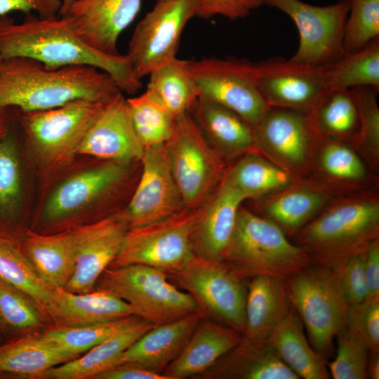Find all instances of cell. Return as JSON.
<instances>
[{"mask_svg": "<svg viewBox=\"0 0 379 379\" xmlns=\"http://www.w3.org/2000/svg\"><path fill=\"white\" fill-rule=\"evenodd\" d=\"M20 190V173L14 142L7 135L0 142V207L11 208Z\"/></svg>", "mask_w": 379, "mask_h": 379, "instance_id": "obj_46", "label": "cell"}, {"mask_svg": "<svg viewBox=\"0 0 379 379\" xmlns=\"http://www.w3.org/2000/svg\"><path fill=\"white\" fill-rule=\"evenodd\" d=\"M190 114L209 145L226 162L258 152L254 127L233 110L198 98Z\"/></svg>", "mask_w": 379, "mask_h": 379, "instance_id": "obj_23", "label": "cell"}, {"mask_svg": "<svg viewBox=\"0 0 379 379\" xmlns=\"http://www.w3.org/2000/svg\"><path fill=\"white\" fill-rule=\"evenodd\" d=\"M187 66L199 89V98L233 110L253 127L270 108L258 87L255 62L210 58L187 60Z\"/></svg>", "mask_w": 379, "mask_h": 379, "instance_id": "obj_10", "label": "cell"}, {"mask_svg": "<svg viewBox=\"0 0 379 379\" xmlns=\"http://www.w3.org/2000/svg\"><path fill=\"white\" fill-rule=\"evenodd\" d=\"M154 325L140 319L86 352L79 358L50 368L40 378L87 379L113 368L119 356Z\"/></svg>", "mask_w": 379, "mask_h": 379, "instance_id": "obj_30", "label": "cell"}, {"mask_svg": "<svg viewBox=\"0 0 379 379\" xmlns=\"http://www.w3.org/2000/svg\"><path fill=\"white\" fill-rule=\"evenodd\" d=\"M311 176L327 185L337 195L378 187V175L352 145L324 137Z\"/></svg>", "mask_w": 379, "mask_h": 379, "instance_id": "obj_24", "label": "cell"}, {"mask_svg": "<svg viewBox=\"0 0 379 379\" xmlns=\"http://www.w3.org/2000/svg\"><path fill=\"white\" fill-rule=\"evenodd\" d=\"M126 102L133 126L145 148L168 141L175 118L159 100L146 90Z\"/></svg>", "mask_w": 379, "mask_h": 379, "instance_id": "obj_39", "label": "cell"}, {"mask_svg": "<svg viewBox=\"0 0 379 379\" xmlns=\"http://www.w3.org/2000/svg\"><path fill=\"white\" fill-rule=\"evenodd\" d=\"M201 0H157L138 23L127 54L141 79L175 58L187 23L197 16Z\"/></svg>", "mask_w": 379, "mask_h": 379, "instance_id": "obj_13", "label": "cell"}, {"mask_svg": "<svg viewBox=\"0 0 379 379\" xmlns=\"http://www.w3.org/2000/svg\"><path fill=\"white\" fill-rule=\"evenodd\" d=\"M343 49L345 54L356 52L379 38V0H348Z\"/></svg>", "mask_w": 379, "mask_h": 379, "instance_id": "obj_43", "label": "cell"}, {"mask_svg": "<svg viewBox=\"0 0 379 379\" xmlns=\"http://www.w3.org/2000/svg\"><path fill=\"white\" fill-rule=\"evenodd\" d=\"M345 329L369 351H378L379 296L349 305Z\"/></svg>", "mask_w": 379, "mask_h": 379, "instance_id": "obj_45", "label": "cell"}, {"mask_svg": "<svg viewBox=\"0 0 379 379\" xmlns=\"http://www.w3.org/2000/svg\"><path fill=\"white\" fill-rule=\"evenodd\" d=\"M220 262L241 279L260 275L286 279L314 263L277 225L243 205Z\"/></svg>", "mask_w": 379, "mask_h": 379, "instance_id": "obj_4", "label": "cell"}, {"mask_svg": "<svg viewBox=\"0 0 379 379\" xmlns=\"http://www.w3.org/2000/svg\"><path fill=\"white\" fill-rule=\"evenodd\" d=\"M74 230L44 235L29 232L25 253L39 276L53 288H64L69 281L76 261Z\"/></svg>", "mask_w": 379, "mask_h": 379, "instance_id": "obj_31", "label": "cell"}, {"mask_svg": "<svg viewBox=\"0 0 379 379\" xmlns=\"http://www.w3.org/2000/svg\"><path fill=\"white\" fill-rule=\"evenodd\" d=\"M149 75L147 90L175 119L190 112L199 98V89L188 69L187 60L175 58Z\"/></svg>", "mask_w": 379, "mask_h": 379, "instance_id": "obj_36", "label": "cell"}, {"mask_svg": "<svg viewBox=\"0 0 379 379\" xmlns=\"http://www.w3.org/2000/svg\"><path fill=\"white\" fill-rule=\"evenodd\" d=\"M204 317L205 314L198 310L181 319L154 326L119 356L114 366L132 364L163 373Z\"/></svg>", "mask_w": 379, "mask_h": 379, "instance_id": "obj_22", "label": "cell"}, {"mask_svg": "<svg viewBox=\"0 0 379 379\" xmlns=\"http://www.w3.org/2000/svg\"><path fill=\"white\" fill-rule=\"evenodd\" d=\"M335 359L328 364L333 379H366L368 349L345 328L338 335Z\"/></svg>", "mask_w": 379, "mask_h": 379, "instance_id": "obj_44", "label": "cell"}, {"mask_svg": "<svg viewBox=\"0 0 379 379\" xmlns=\"http://www.w3.org/2000/svg\"><path fill=\"white\" fill-rule=\"evenodd\" d=\"M200 212L201 208H185L158 222L128 228L109 267L140 264L166 274L180 270L194 257L191 234Z\"/></svg>", "mask_w": 379, "mask_h": 379, "instance_id": "obj_8", "label": "cell"}, {"mask_svg": "<svg viewBox=\"0 0 379 379\" xmlns=\"http://www.w3.org/2000/svg\"><path fill=\"white\" fill-rule=\"evenodd\" d=\"M110 100L80 99L23 112L22 124L27 140L47 164H63L77 154L87 131Z\"/></svg>", "mask_w": 379, "mask_h": 379, "instance_id": "obj_11", "label": "cell"}, {"mask_svg": "<svg viewBox=\"0 0 379 379\" xmlns=\"http://www.w3.org/2000/svg\"><path fill=\"white\" fill-rule=\"evenodd\" d=\"M165 147L185 208H201L222 180L227 162L205 139L190 112L175 119Z\"/></svg>", "mask_w": 379, "mask_h": 379, "instance_id": "obj_7", "label": "cell"}, {"mask_svg": "<svg viewBox=\"0 0 379 379\" xmlns=\"http://www.w3.org/2000/svg\"><path fill=\"white\" fill-rule=\"evenodd\" d=\"M140 319L133 315L103 323L55 326L38 337L74 359Z\"/></svg>", "mask_w": 379, "mask_h": 379, "instance_id": "obj_38", "label": "cell"}, {"mask_svg": "<svg viewBox=\"0 0 379 379\" xmlns=\"http://www.w3.org/2000/svg\"><path fill=\"white\" fill-rule=\"evenodd\" d=\"M312 114L324 138L343 141L355 148L359 117L350 89L331 90Z\"/></svg>", "mask_w": 379, "mask_h": 379, "instance_id": "obj_37", "label": "cell"}, {"mask_svg": "<svg viewBox=\"0 0 379 379\" xmlns=\"http://www.w3.org/2000/svg\"><path fill=\"white\" fill-rule=\"evenodd\" d=\"M331 90L357 86L379 88V38L360 50L345 54L329 66Z\"/></svg>", "mask_w": 379, "mask_h": 379, "instance_id": "obj_40", "label": "cell"}, {"mask_svg": "<svg viewBox=\"0 0 379 379\" xmlns=\"http://www.w3.org/2000/svg\"><path fill=\"white\" fill-rule=\"evenodd\" d=\"M94 379H169L159 373L132 364L114 366L98 375Z\"/></svg>", "mask_w": 379, "mask_h": 379, "instance_id": "obj_51", "label": "cell"}, {"mask_svg": "<svg viewBox=\"0 0 379 379\" xmlns=\"http://www.w3.org/2000/svg\"><path fill=\"white\" fill-rule=\"evenodd\" d=\"M8 114L7 108H0V139H3L8 131Z\"/></svg>", "mask_w": 379, "mask_h": 379, "instance_id": "obj_53", "label": "cell"}, {"mask_svg": "<svg viewBox=\"0 0 379 379\" xmlns=\"http://www.w3.org/2000/svg\"><path fill=\"white\" fill-rule=\"evenodd\" d=\"M0 279L29 295L51 319L55 306V289L39 276L25 253L4 237H0Z\"/></svg>", "mask_w": 379, "mask_h": 379, "instance_id": "obj_34", "label": "cell"}, {"mask_svg": "<svg viewBox=\"0 0 379 379\" xmlns=\"http://www.w3.org/2000/svg\"><path fill=\"white\" fill-rule=\"evenodd\" d=\"M1 16H0V20H1ZM4 60L2 58L1 55V53H0V74H1V73L2 72L3 67H4Z\"/></svg>", "mask_w": 379, "mask_h": 379, "instance_id": "obj_55", "label": "cell"}, {"mask_svg": "<svg viewBox=\"0 0 379 379\" xmlns=\"http://www.w3.org/2000/svg\"><path fill=\"white\" fill-rule=\"evenodd\" d=\"M364 272L367 298L379 296V237L373 239L366 248Z\"/></svg>", "mask_w": 379, "mask_h": 379, "instance_id": "obj_50", "label": "cell"}, {"mask_svg": "<svg viewBox=\"0 0 379 379\" xmlns=\"http://www.w3.org/2000/svg\"><path fill=\"white\" fill-rule=\"evenodd\" d=\"M357 106L359 131L355 149L376 174L379 171L378 89L371 86L350 88Z\"/></svg>", "mask_w": 379, "mask_h": 379, "instance_id": "obj_41", "label": "cell"}, {"mask_svg": "<svg viewBox=\"0 0 379 379\" xmlns=\"http://www.w3.org/2000/svg\"><path fill=\"white\" fill-rule=\"evenodd\" d=\"M142 172L124 213L129 228L158 222L186 208L173 176L165 144L145 148Z\"/></svg>", "mask_w": 379, "mask_h": 379, "instance_id": "obj_16", "label": "cell"}, {"mask_svg": "<svg viewBox=\"0 0 379 379\" xmlns=\"http://www.w3.org/2000/svg\"><path fill=\"white\" fill-rule=\"evenodd\" d=\"M378 188L334 197L294 236L317 265L340 274L348 260L379 237Z\"/></svg>", "mask_w": 379, "mask_h": 379, "instance_id": "obj_3", "label": "cell"}, {"mask_svg": "<svg viewBox=\"0 0 379 379\" xmlns=\"http://www.w3.org/2000/svg\"><path fill=\"white\" fill-rule=\"evenodd\" d=\"M44 316L29 295L0 279V324L4 328L18 332L43 326Z\"/></svg>", "mask_w": 379, "mask_h": 379, "instance_id": "obj_42", "label": "cell"}, {"mask_svg": "<svg viewBox=\"0 0 379 379\" xmlns=\"http://www.w3.org/2000/svg\"><path fill=\"white\" fill-rule=\"evenodd\" d=\"M367 365L366 376L367 378H379V354L378 351H369Z\"/></svg>", "mask_w": 379, "mask_h": 379, "instance_id": "obj_52", "label": "cell"}, {"mask_svg": "<svg viewBox=\"0 0 379 379\" xmlns=\"http://www.w3.org/2000/svg\"><path fill=\"white\" fill-rule=\"evenodd\" d=\"M263 4L288 15L299 33V45L291 62L310 66H328L345 53L344 28L350 11L348 0L317 6L300 0H262Z\"/></svg>", "mask_w": 379, "mask_h": 379, "instance_id": "obj_12", "label": "cell"}, {"mask_svg": "<svg viewBox=\"0 0 379 379\" xmlns=\"http://www.w3.org/2000/svg\"><path fill=\"white\" fill-rule=\"evenodd\" d=\"M144 152L133 126L126 99L121 92L108 102L90 126L77 154L130 164L140 161Z\"/></svg>", "mask_w": 379, "mask_h": 379, "instance_id": "obj_18", "label": "cell"}, {"mask_svg": "<svg viewBox=\"0 0 379 379\" xmlns=\"http://www.w3.org/2000/svg\"><path fill=\"white\" fill-rule=\"evenodd\" d=\"M72 359L38 337H25L0 346V372L40 378Z\"/></svg>", "mask_w": 379, "mask_h": 379, "instance_id": "obj_35", "label": "cell"}, {"mask_svg": "<svg viewBox=\"0 0 379 379\" xmlns=\"http://www.w3.org/2000/svg\"><path fill=\"white\" fill-rule=\"evenodd\" d=\"M206 372L210 378L300 379L267 340L255 341L243 336Z\"/></svg>", "mask_w": 379, "mask_h": 379, "instance_id": "obj_27", "label": "cell"}, {"mask_svg": "<svg viewBox=\"0 0 379 379\" xmlns=\"http://www.w3.org/2000/svg\"><path fill=\"white\" fill-rule=\"evenodd\" d=\"M280 359L300 378L328 379L326 359L310 345L298 313L291 305L267 339Z\"/></svg>", "mask_w": 379, "mask_h": 379, "instance_id": "obj_33", "label": "cell"}, {"mask_svg": "<svg viewBox=\"0 0 379 379\" xmlns=\"http://www.w3.org/2000/svg\"><path fill=\"white\" fill-rule=\"evenodd\" d=\"M299 177L258 152L244 154L227 167L222 180L245 200L255 201L290 185Z\"/></svg>", "mask_w": 379, "mask_h": 379, "instance_id": "obj_32", "label": "cell"}, {"mask_svg": "<svg viewBox=\"0 0 379 379\" xmlns=\"http://www.w3.org/2000/svg\"><path fill=\"white\" fill-rule=\"evenodd\" d=\"M289 301L304 324L312 348L326 359L345 328L349 304L340 276L312 263L285 279Z\"/></svg>", "mask_w": 379, "mask_h": 379, "instance_id": "obj_5", "label": "cell"}, {"mask_svg": "<svg viewBox=\"0 0 379 379\" xmlns=\"http://www.w3.org/2000/svg\"><path fill=\"white\" fill-rule=\"evenodd\" d=\"M54 289L55 306L51 319L55 326L93 324L137 316L128 303L105 291L75 293Z\"/></svg>", "mask_w": 379, "mask_h": 379, "instance_id": "obj_29", "label": "cell"}, {"mask_svg": "<svg viewBox=\"0 0 379 379\" xmlns=\"http://www.w3.org/2000/svg\"><path fill=\"white\" fill-rule=\"evenodd\" d=\"M168 278L196 300L200 310L241 335L245 328L247 290L241 279L222 262L194 256Z\"/></svg>", "mask_w": 379, "mask_h": 379, "instance_id": "obj_14", "label": "cell"}, {"mask_svg": "<svg viewBox=\"0 0 379 379\" xmlns=\"http://www.w3.org/2000/svg\"><path fill=\"white\" fill-rule=\"evenodd\" d=\"M262 5V0H201L197 16L207 19L222 15L237 20L246 18Z\"/></svg>", "mask_w": 379, "mask_h": 379, "instance_id": "obj_48", "label": "cell"}, {"mask_svg": "<svg viewBox=\"0 0 379 379\" xmlns=\"http://www.w3.org/2000/svg\"><path fill=\"white\" fill-rule=\"evenodd\" d=\"M245 201L222 179L201 207L191 234L194 256L220 262L231 241L240 206Z\"/></svg>", "mask_w": 379, "mask_h": 379, "instance_id": "obj_21", "label": "cell"}, {"mask_svg": "<svg viewBox=\"0 0 379 379\" xmlns=\"http://www.w3.org/2000/svg\"><path fill=\"white\" fill-rule=\"evenodd\" d=\"M254 128L258 152L299 177L312 175L323 139L312 113L270 107Z\"/></svg>", "mask_w": 379, "mask_h": 379, "instance_id": "obj_9", "label": "cell"}, {"mask_svg": "<svg viewBox=\"0 0 379 379\" xmlns=\"http://www.w3.org/2000/svg\"><path fill=\"white\" fill-rule=\"evenodd\" d=\"M337 194L313 176L302 177L255 202L258 214L277 225L288 237L295 234Z\"/></svg>", "mask_w": 379, "mask_h": 379, "instance_id": "obj_20", "label": "cell"}, {"mask_svg": "<svg viewBox=\"0 0 379 379\" xmlns=\"http://www.w3.org/2000/svg\"><path fill=\"white\" fill-rule=\"evenodd\" d=\"M366 250L352 257L340 274L341 286L349 305L360 302L368 297L364 272Z\"/></svg>", "mask_w": 379, "mask_h": 379, "instance_id": "obj_47", "label": "cell"}, {"mask_svg": "<svg viewBox=\"0 0 379 379\" xmlns=\"http://www.w3.org/2000/svg\"><path fill=\"white\" fill-rule=\"evenodd\" d=\"M241 339L239 331L204 317L163 374L169 379H181L204 373Z\"/></svg>", "mask_w": 379, "mask_h": 379, "instance_id": "obj_25", "label": "cell"}, {"mask_svg": "<svg viewBox=\"0 0 379 379\" xmlns=\"http://www.w3.org/2000/svg\"><path fill=\"white\" fill-rule=\"evenodd\" d=\"M62 5V0H0V16L20 11L36 13L40 18L55 17L60 15Z\"/></svg>", "mask_w": 379, "mask_h": 379, "instance_id": "obj_49", "label": "cell"}, {"mask_svg": "<svg viewBox=\"0 0 379 379\" xmlns=\"http://www.w3.org/2000/svg\"><path fill=\"white\" fill-rule=\"evenodd\" d=\"M128 228L122 212L74 230L75 265L64 289L75 293L93 291L100 276L118 254Z\"/></svg>", "mask_w": 379, "mask_h": 379, "instance_id": "obj_17", "label": "cell"}, {"mask_svg": "<svg viewBox=\"0 0 379 379\" xmlns=\"http://www.w3.org/2000/svg\"><path fill=\"white\" fill-rule=\"evenodd\" d=\"M121 92L110 75L91 66L51 68L18 57L4 60L0 74V108L15 107L22 112L80 99L108 100Z\"/></svg>", "mask_w": 379, "mask_h": 379, "instance_id": "obj_2", "label": "cell"}, {"mask_svg": "<svg viewBox=\"0 0 379 379\" xmlns=\"http://www.w3.org/2000/svg\"><path fill=\"white\" fill-rule=\"evenodd\" d=\"M255 64L258 87L269 107L313 113L331 91L330 65H301L280 58Z\"/></svg>", "mask_w": 379, "mask_h": 379, "instance_id": "obj_15", "label": "cell"}, {"mask_svg": "<svg viewBox=\"0 0 379 379\" xmlns=\"http://www.w3.org/2000/svg\"><path fill=\"white\" fill-rule=\"evenodd\" d=\"M128 164L109 161L69 178L49 197L45 217L55 220L81 209L119 184L127 174Z\"/></svg>", "mask_w": 379, "mask_h": 379, "instance_id": "obj_26", "label": "cell"}, {"mask_svg": "<svg viewBox=\"0 0 379 379\" xmlns=\"http://www.w3.org/2000/svg\"><path fill=\"white\" fill-rule=\"evenodd\" d=\"M251 279L246 288L242 336L251 340H265L286 315L291 304L285 279L267 275Z\"/></svg>", "mask_w": 379, "mask_h": 379, "instance_id": "obj_28", "label": "cell"}, {"mask_svg": "<svg viewBox=\"0 0 379 379\" xmlns=\"http://www.w3.org/2000/svg\"><path fill=\"white\" fill-rule=\"evenodd\" d=\"M74 1V0H62V8L60 13V15H63L65 14L69 7L70 6V5Z\"/></svg>", "mask_w": 379, "mask_h": 379, "instance_id": "obj_54", "label": "cell"}, {"mask_svg": "<svg viewBox=\"0 0 379 379\" xmlns=\"http://www.w3.org/2000/svg\"><path fill=\"white\" fill-rule=\"evenodd\" d=\"M0 53L4 60L27 58L51 68L93 67L110 75L120 90L128 94L142 86L126 55L96 51L83 40L66 16H30L21 23L1 16Z\"/></svg>", "mask_w": 379, "mask_h": 379, "instance_id": "obj_1", "label": "cell"}, {"mask_svg": "<svg viewBox=\"0 0 379 379\" xmlns=\"http://www.w3.org/2000/svg\"><path fill=\"white\" fill-rule=\"evenodd\" d=\"M95 288L124 300L138 317L154 326L201 310L193 296L173 284L165 272L145 265L108 267Z\"/></svg>", "mask_w": 379, "mask_h": 379, "instance_id": "obj_6", "label": "cell"}, {"mask_svg": "<svg viewBox=\"0 0 379 379\" xmlns=\"http://www.w3.org/2000/svg\"><path fill=\"white\" fill-rule=\"evenodd\" d=\"M142 0H74L65 15L90 46L119 54L118 39L138 13Z\"/></svg>", "mask_w": 379, "mask_h": 379, "instance_id": "obj_19", "label": "cell"}]
</instances>
